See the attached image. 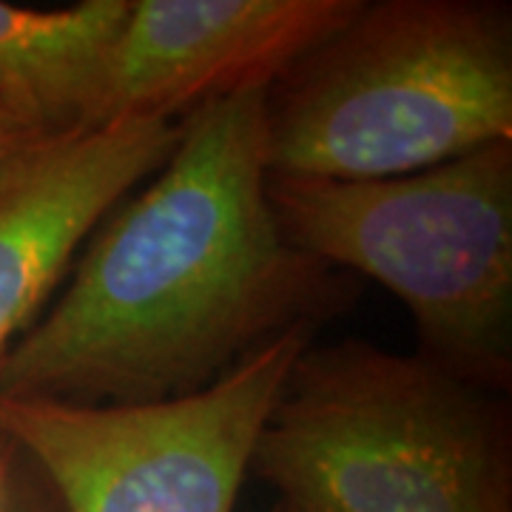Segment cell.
Listing matches in <instances>:
<instances>
[{
    "label": "cell",
    "instance_id": "30bf717a",
    "mask_svg": "<svg viewBox=\"0 0 512 512\" xmlns=\"http://www.w3.org/2000/svg\"><path fill=\"white\" fill-rule=\"evenodd\" d=\"M26 458V456H23ZM26 464H29V458H26ZM6 512H63L60 507V501L52 493V487L40 478L35 467L29 464L26 467V476L20 481L18 495L12 498V504H9V510Z\"/></svg>",
    "mask_w": 512,
    "mask_h": 512
},
{
    "label": "cell",
    "instance_id": "9c48e42d",
    "mask_svg": "<svg viewBox=\"0 0 512 512\" xmlns=\"http://www.w3.org/2000/svg\"><path fill=\"white\" fill-rule=\"evenodd\" d=\"M43 143L49 140H43L35 128L26 123V117L15 109V103L0 86V174L18 163L23 154H29L32 148Z\"/></svg>",
    "mask_w": 512,
    "mask_h": 512
},
{
    "label": "cell",
    "instance_id": "8992f818",
    "mask_svg": "<svg viewBox=\"0 0 512 512\" xmlns=\"http://www.w3.org/2000/svg\"><path fill=\"white\" fill-rule=\"evenodd\" d=\"M362 0H134L89 128L268 89Z\"/></svg>",
    "mask_w": 512,
    "mask_h": 512
},
{
    "label": "cell",
    "instance_id": "7c38bea8",
    "mask_svg": "<svg viewBox=\"0 0 512 512\" xmlns=\"http://www.w3.org/2000/svg\"><path fill=\"white\" fill-rule=\"evenodd\" d=\"M276 512H299V510H293V507H288V504H279V510Z\"/></svg>",
    "mask_w": 512,
    "mask_h": 512
},
{
    "label": "cell",
    "instance_id": "6da1fadb",
    "mask_svg": "<svg viewBox=\"0 0 512 512\" xmlns=\"http://www.w3.org/2000/svg\"><path fill=\"white\" fill-rule=\"evenodd\" d=\"M265 92L185 114L171 157L94 228L52 311L0 359V399L171 402L342 308V282L271 211Z\"/></svg>",
    "mask_w": 512,
    "mask_h": 512
},
{
    "label": "cell",
    "instance_id": "5b68a950",
    "mask_svg": "<svg viewBox=\"0 0 512 512\" xmlns=\"http://www.w3.org/2000/svg\"><path fill=\"white\" fill-rule=\"evenodd\" d=\"M313 333V325L288 330L171 402L0 399V439L29 458L63 512H234L256 439Z\"/></svg>",
    "mask_w": 512,
    "mask_h": 512
},
{
    "label": "cell",
    "instance_id": "52a82bcc",
    "mask_svg": "<svg viewBox=\"0 0 512 512\" xmlns=\"http://www.w3.org/2000/svg\"><path fill=\"white\" fill-rule=\"evenodd\" d=\"M180 131L183 120L126 117L49 140L0 174V359L94 228L171 157Z\"/></svg>",
    "mask_w": 512,
    "mask_h": 512
},
{
    "label": "cell",
    "instance_id": "8fae6325",
    "mask_svg": "<svg viewBox=\"0 0 512 512\" xmlns=\"http://www.w3.org/2000/svg\"><path fill=\"white\" fill-rule=\"evenodd\" d=\"M0 512L9 510L12 498L18 495V487L23 476H26V458L18 447H12L9 441L0 439Z\"/></svg>",
    "mask_w": 512,
    "mask_h": 512
},
{
    "label": "cell",
    "instance_id": "7a4b0ae2",
    "mask_svg": "<svg viewBox=\"0 0 512 512\" xmlns=\"http://www.w3.org/2000/svg\"><path fill=\"white\" fill-rule=\"evenodd\" d=\"M493 143H512L504 3H359L265 92V154L282 177L384 180Z\"/></svg>",
    "mask_w": 512,
    "mask_h": 512
},
{
    "label": "cell",
    "instance_id": "ba28073f",
    "mask_svg": "<svg viewBox=\"0 0 512 512\" xmlns=\"http://www.w3.org/2000/svg\"><path fill=\"white\" fill-rule=\"evenodd\" d=\"M131 3L23 9L0 0V86L43 140L89 131Z\"/></svg>",
    "mask_w": 512,
    "mask_h": 512
},
{
    "label": "cell",
    "instance_id": "3957f363",
    "mask_svg": "<svg viewBox=\"0 0 512 512\" xmlns=\"http://www.w3.org/2000/svg\"><path fill=\"white\" fill-rule=\"evenodd\" d=\"M251 473L299 512H512L510 410L421 353L308 348Z\"/></svg>",
    "mask_w": 512,
    "mask_h": 512
},
{
    "label": "cell",
    "instance_id": "277c9868",
    "mask_svg": "<svg viewBox=\"0 0 512 512\" xmlns=\"http://www.w3.org/2000/svg\"><path fill=\"white\" fill-rule=\"evenodd\" d=\"M285 239L370 276L410 311L421 356L507 393L512 379V143L384 180L268 174Z\"/></svg>",
    "mask_w": 512,
    "mask_h": 512
}]
</instances>
